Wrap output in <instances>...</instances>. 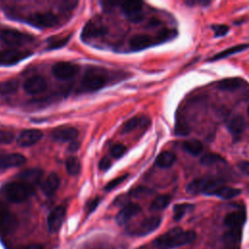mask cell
<instances>
[{"label":"cell","mask_w":249,"mask_h":249,"mask_svg":"<svg viewBox=\"0 0 249 249\" xmlns=\"http://www.w3.org/2000/svg\"><path fill=\"white\" fill-rule=\"evenodd\" d=\"M237 166L243 174L249 175V161H240L237 163Z\"/></svg>","instance_id":"44"},{"label":"cell","mask_w":249,"mask_h":249,"mask_svg":"<svg viewBox=\"0 0 249 249\" xmlns=\"http://www.w3.org/2000/svg\"><path fill=\"white\" fill-rule=\"evenodd\" d=\"M182 149L192 156H198L203 150L202 143L196 139L186 140L182 143Z\"/></svg>","instance_id":"28"},{"label":"cell","mask_w":249,"mask_h":249,"mask_svg":"<svg viewBox=\"0 0 249 249\" xmlns=\"http://www.w3.org/2000/svg\"><path fill=\"white\" fill-rule=\"evenodd\" d=\"M196 237L193 231H183L181 228H173L159 236L155 240V245L160 249H173L192 243Z\"/></svg>","instance_id":"1"},{"label":"cell","mask_w":249,"mask_h":249,"mask_svg":"<svg viewBox=\"0 0 249 249\" xmlns=\"http://www.w3.org/2000/svg\"><path fill=\"white\" fill-rule=\"evenodd\" d=\"M174 131H175V134L179 135V136H185L190 133V127H189L187 122L182 117L177 119Z\"/></svg>","instance_id":"36"},{"label":"cell","mask_w":249,"mask_h":249,"mask_svg":"<svg viewBox=\"0 0 249 249\" xmlns=\"http://www.w3.org/2000/svg\"><path fill=\"white\" fill-rule=\"evenodd\" d=\"M154 44H157L156 39L147 34H136L129 40V46L133 51H140L149 48Z\"/></svg>","instance_id":"17"},{"label":"cell","mask_w":249,"mask_h":249,"mask_svg":"<svg viewBox=\"0 0 249 249\" xmlns=\"http://www.w3.org/2000/svg\"><path fill=\"white\" fill-rule=\"evenodd\" d=\"M23 89L29 94H38L47 89V81L40 75H34L24 81Z\"/></svg>","instance_id":"12"},{"label":"cell","mask_w":249,"mask_h":249,"mask_svg":"<svg viewBox=\"0 0 249 249\" xmlns=\"http://www.w3.org/2000/svg\"><path fill=\"white\" fill-rule=\"evenodd\" d=\"M249 48V45L248 44H240V45H236V46H232L231 48H228L224 51H222L221 53H216L214 56H212L209 60L210 61H215V60H219V59H222V58H225V57H228L231 54H234V53H237L239 52H242L244 51L245 49Z\"/></svg>","instance_id":"30"},{"label":"cell","mask_w":249,"mask_h":249,"mask_svg":"<svg viewBox=\"0 0 249 249\" xmlns=\"http://www.w3.org/2000/svg\"><path fill=\"white\" fill-rule=\"evenodd\" d=\"M171 201V196L169 195H161L157 196L151 203L150 209L153 211H160L163 210L168 206Z\"/></svg>","instance_id":"31"},{"label":"cell","mask_w":249,"mask_h":249,"mask_svg":"<svg viewBox=\"0 0 249 249\" xmlns=\"http://www.w3.org/2000/svg\"><path fill=\"white\" fill-rule=\"evenodd\" d=\"M69 38H70V36L49 38L47 40V42H48V49L49 50H53V49L62 48L64 45L67 44V42L69 41Z\"/></svg>","instance_id":"35"},{"label":"cell","mask_w":249,"mask_h":249,"mask_svg":"<svg viewBox=\"0 0 249 249\" xmlns=\"http://www.w3.org/2000/svg\"><path fill=\"white\" fill-rule=\"evenodd\" d=\"M245 120L242 116L240 115H236L234 117H232L230 122L228 123V130L233 134V135H239L243 132L244 128H245Z\"/></svg>","instance_id":"27"},{"label":"cell","mask_w":249,"mask_h":249,"mask_svg":"<svg viewBox=\"0 0 249 249\" xmlns=\"http://www.w3.org/2000/svg\"><path fill=\"white\" fill-rule=\"evenodd\" d=\"M65 213H66V210L64 206H56L50 212L47 219V226H48V230L51 232H56L57 231H59L64 221Z\"/></svg>","instance_id":"11"},{"label":"cell","mask_w":249,"mask_h":249,"mask_svg":"<svg viewBox=\"0 0 249 249\" xmlns=\"http://www.w3.org/2000/svg\"><path fill=\"white\" fill-rule=\"evenodd\" d=\"M4 194L8 200L12 202H22L34 194L33 186L23 182H11L4 187Z\"/></svg>","instance_id":"3"},{"label":"cell","mask_w":249,"mask_h":249,"mask_svg":"<svg viewBox=\"0 0 249 249\" xmlns=\"http://www.w3.org/2000/svg\"><path fill=\"white\" fill-rule=\"evenodd\" d=\"M141 211V206L137 203H127L124 207L118 213L117 215V222L119 224H124L133 216L137 215Z\"/></svg>","instance_id":"21"},{"label":"cell","mask_w":249,"mask_h":249,"mask_svg":"<svg viewBox=\"0 0 249 249\" xmlns=\"http://www.w3.org/2000/svg\"><path fill=\"white\" fill-rule=\"evenodd\" d=\"M43 137V132L40 129L28 128L20 131L18 137V144L21 147H28L36 144Z\"/></svg>","instance_id":"13"},{"label":"cell","mask_w":249,"mask_h":249,"mask_svg":"<svg viewBox=\"0 0 249 249\" xmlns=\"http://www.w3.org/2000/svg\"><path fill=\"white\" fill-rule=\"evenodd\" d=\"M18 220L16 216L6 207L0 206V233L9 234L16 230Z\"/></svg>","instance_id":"10"},{"label":"cell","mask_w":249,"mask_h":249,"mask_svg":"<svg viewBox=\"0 0 249 249\" xmlns=\"http://www.w3.org/2000/svg\"><path fill=\"white\" fill-rule=\"evenodd\" d=\"M160 223H161V217L160 216H152V217L146 218L138 225V227L133 231L132 233L137 236L149 234L150 232L157 230L160 227Z\"/></svg>","instance_id":"14"},{"label":"cell","mask_w":249,"mask_h":249,"mask_svg":"<svg viewBox=\"0 0 249 249\" xmlns=\"http://www.w3.org/2000/svg\"><path fill=\"white\" fill-rule=\"evenodd\" d=\"M244 84V81L241 78L234 77V78H227L224 80H221L218 82V89L221 90H227V91H233L242 87Z\"/></svg>","instance_id":"26"},{"label":"cell","mask_w":249,"mask_h":249,"mask_svg":"<svg viewBox=\"0 0 249 249\" xmlns=\"http://www.w3.org/2000/svg\"><path fill=\"white\" fill-rule=\"evenodd\" d=\"M100 200H101L100 197H94L93 199L89 200V201L88 202V204H87V212H88V213L92 212V211L97 207V205L99 204Z\"/></svg>","instance_id":"42"},{"label":"cell","mask_w":249,"mask_h":249,"mask_svg":"<svg viewBox=\"0 0 249 249\" xmlns=\"http://www.w3.org/2000/svg\"><path fill=\"white\" fill-rule=\"evenodd\" d=\"M240 190L237 188H232L230 186H226L224 184L216 187L210 194L209 196H215L223 199H230L237 196L240 194Z\"/></svg>","instance_id":"25"},{"label":"cell","mask_w":249,"mask_h":249,"mask_svg":"<svg viewBox=\"0 0 249 249\" xmlns=\"http://www.w3.org/2000/svg\"><path fill=\"white\" fill-rule=\"evenodd\" d=\"M213 177H200L193 180L186 188V192L190 195H196V194H202L209 183L211 182Z\"/></svg>","instance_id":"24"},{"label":"cell","mask_w":249,"mask_h":249,"mask_svg":"<svg viewBox=\"0 0 249 249\" xmlns=\"http://www.w3.org/2000/svg\"><path fill=\"white\" fill-rule=\"evenodd\" d=\"M14 134L9 130L0 128V144H9L13 141Z\"/></svg>","instance_id":"40"},{"label":"cell","mask_w":249,"mask_h":249,"mask_svg":"<svg viewBox=\"0 0 249 249\" xmlns=\"http://www.w3.org/2000/svg\"><path fill=\"white\" fill-rule=\"evenodd\" d=\"M125 151H126L125 146L119 143V144H115V145L112 146V148L110 150V154L113 158L119 159L125 153Z\"/></svg>","instance_id":"38"},{"label":"cell","mask_w":249,"mask_h":249,"mask_svg":"<svg viewBox=\"0 0 249 249\" xmlns=\"http://www.w3.org/2000/svg\"><path fill=\"white\" fill-rule=\"evenodd\" d=\"M212 28H213L215 37H222V36L226 35L229 31V26L226 24H218V25L213 26Z\"/></svg>","instance_id":"41"},{"label":"cell","mask_w":249,"mask_h":249,"mask_svg":"<svg viewBox=\"0 0 249 249\" xmlns=\"http://www.w3.org/2000/svg\"><path fill=\"white\" fill-rule=\"evenodd\" d=\"M150 124V119L146 116H135L132 117L131 119H129L128 121H126L122 128H121V132L122 133H126V132H130L135 128L138 127H147Z\"/></svg>","instance_id":"19"},{"label":"cell","mask_w":249,"mask_h":249,"mask_svg":"<svg viewBox=\"0 0 249 249\" xmlns=\"http://www.w3.org/2000/svg\"><path fill=\"white\" fill-rule=\"evenodd\" d=\"M108 32V28L105 25V23L102 21L100 18H94L92 19H89L84 26L81 38L84 41H87L89 39L96 38L105 35Z\"/></svg>","instance_id":"5"},{"label":"cell","mask_w":249,"mask_h":249,"mask_svg":"<svg viewBox=\"0 0 249 249\" xmlns=\"http://www.w3.org/2000/svg\"><path fill=\"white\" fill-rule=\"evenodd\" d=\"M122 11L124 17L132 22H139L144 18L142 2H138V1L123 2Z\"/></svg>","instance_id":"8"},{"label":"cell","mask_w":249,"mask_h":249,"mask_svg":"<svg viewBox=\"0 0 249 249\" xmlns=\"http://www.w3.org/2000/svg\"><path fill=\"white\" fill-rule=\"evenodd\" d=\"M247 113H248V115H249V106H248V109H247Z\"/></svg>","instance_id":"48"},{"label":"cell","mask_w":249,"mask_h":249,"mask_svg":"<svg viewBox=\"0 0 249 249\" xmlns=\"http://www.w3.org/2000/svg\"><path fill=\"white\" fill-rule=\"evenodd\" d=\"M127 174H124V175H122V176H120V177H117V178H115V179H113V180H111L106 186H105V188H104V190L105 191H107V192H109V191H112L113 189H115V188H117L120 184H122L123 182H124V180L127 178Z\"/></svg>","instance_id":"39"},{"label":"cell","mask_w":249,"mask_h":249,"mask_svg":"<svg viewBox=\"0 0 249 249\" xmlns=\"http://www.w3.org/2000/svg\"><path fill=\"white\" fill-rule=\"evenodd\" d=\"M188 6H195V5H200V6H207L210 5L211 2L207 1V0H201V1H196V0H192V1H186L185 2Z\"/></svg>","instance_id":"45"},{"label":"cell","mask_w":249,"mask_h":249,"mask_svg":"<svg viewBox=\"0 0 249 249\" xmlns=\"http://www.w3.org/2000/svg\"><path fill=\"white\" fill-rule=\"evenodd\" d=\"M25 161H26L25 157L18 153L1 155L0 156V169L17 167V166L22 165Z\"/></svg>","instance_id":"16"},{"label":"cell","mask_w":249,"mask_h":249,"mask_svg":"<svg viewBox=\"0 0 249 249\" xmlns=\"http://www.w3.org/2000/svg\"><path fill=\"white\" fill-rule=\"evenodd\" d=\"M192 207V205L187 203L176 204L173 207V219L175 221H179L183 218V216L188 212V210Z\"/></svg>","instance_id":"37"},{"label":"cell","mask_w":249,"mask_h":249,"mask_svg":"<svg viewBox=\"0 0 249 249\" xmlns=\"http://www.w3.org/2000/svg\"><path fill=\"white\" fill-rule=\"evenodd\" d=\"M42 176H43V170L39 168H29V169L23 170L18 175L20 182H23L30 186L38 184Z\"/></svg>","instance_id":"20"},{"label":"cell","mask_w":249,"mask_h":249,"mask_svg":"<svg viewBox=\"0 0 249 249\" xmlns=\"http://www.w3.org/2000/svg\"><path fill=\"white\" fill-rule=\"evenodd\" d=\"M246 220V213L244 210H236L226 215L224 224L229 228H241Z\"/></svg>","instance_id":"23"},{"label":"cell","mask_w":249,"mask_h":249,"mask_svg":"<svg viewBox=\"0 0 249 249\" xmlns=\"http://www.w3.org/2000/svg\"><path fill=\"white\" fill-rule=\"evenodd\" d=\"M65 167H66L67 172L70 175H77L81 169L80 160H78V158H76L74 156L68 157L66 160V162H65Z\"/></svg>","instance_id":"33"},{"label":"cell","mask_w":249,"mask_h":249,"mask_svg":"<svg viewBox=\"0 0 249 249\" xmlns=\"http://www.w3.org/2000/svg\"><path fill=\"white\" fill-rule=\"evenodd\" d=\"M79 146H80V143H79L78 141L74 140V141H72L71 144L69 145V151L75 152V151H77V150L79 149Z\"/></svg>","instance_id":"47"},{"label":"cell","mask_w":249,"mask_h":249,"mask_svg":"<svg viewBox=\"0 0 249 249\" xmlns=\"http://www.w3.org/2000/svg\"><path fill=\"white\" fill-rule=\"evenodd\" d=\"M110 77L106 69L99 67H89L85 72L81 81L79 91L81 92H92L96 91L109 82Z\"/></svg>","instance_id":"2"},{"label":"cell","mask_w":249,"mask_h":249,"mask_svg":"<svg viewBox=\"0 0 249 249\" xmlns=\"http://www.w3.org/2000/svg\"><path fill=\"white\" fill-rule=\"evenodd\" d=\"M53 74L60 80H67L75 76L79 72V66L72 62L60 61L53 65Z\"/></svg>","instance_id":"9"},{"label":"cell","mask_w":249,"mask_h":249,"mask_svg":"<svg viewBox=\"0 0 249 249\" xmlns=\"http://www.w3.org/2000/svg\"><path fill=\"white\" fill-rule=\"evenodd\" d=\"M16 249H46V248L41 244H28V245H23V246L18 247Z\"/></svg>","instance_id":"46"},{"label":"cell","mask_w":249,"mask_h":249,"mask_svg":"<svg viewBox=\"0 0 249 249\" xmlns=\"http://www.w3.org/2000/svg\"><path fill=\"white\" fill-rule=\"evenodd\" d=\"M32 54L28 50H4L0 52V65H13L16 64Z\"/></svg>","instance_id":"7"},{"label":"cell","mask_w":249,"mask_h":249,"mask_svg":"<svg viewBox=\"0 0 249 249\" xmlns=\"http://www.w3.org/2000/svg\"><path fill=\"white\" fill-rule=\"evenodd\" d=\"M0 39L9 46H19L32 42L35 38L27 33L17 29L4 28L0 30Z\"/></svg>","instance_id":"4"},{"label":"cell","mask_w":249,"mask_h":249,"mask_svg":"<svg viewBox=\"0 0 249 249\" xmlns=\"http://www.w3.org/2000/svg\"><path fill=\"white\" fill-rule=\"evenodd\" d=\"M111 164H112L111 160L107 157H104L99 161V169L100 170H107L111 166Z\"/></svg>","instance_id":"43"},{"label":"cell","mask_w":249,"mask_h":249,"mask_svg":"<svg viewBox=\"0 0 249 249\" xmlns=\"http://www.w3.org/2000/svg\"><path fill=\"white\" fill-rule=\"evenodd\" d=\"M18 89V80L12 79L5 82L0 83V94L7 95L16 92Z\"/></svg>","instance_id":"32"},{"label":"cell","mask_w":249,"mask_h":249,"mask_svg":"<svg viewBox=\"0 0 249 249\" xmlns=\"http://www.w3.org/2000/svg\"><path fill=\"white\" fill-rule=\"evenodd\" d=\"M78 136V130L73 126H59L53 130L52 138L54 141L68 142L74 141Z\"/></svg>","instance_id":"15"},{"label":"cell","mask_w":249,"mask_h":249,"mask_svg":"<svg viewBox=\"0 0 249 249\" xmlns=\"http://www.w3.org/2000/svg\"><path fill=\"white\" fill-rule=\"evenodd\" d=\"M59 184H60V180H59V177L57 176L56 173L54 172H52L50 173L47 178L44 180V182L41 184V189H42V192L50 196H53L58 189L59 187Z\"/></svg>","instance_id":"22"},{"label":"cell","mask_w":249,"mask_h":249,"mask_svg":"<svg viewBox=\"0 0 249 249\" xmlns=\"http://www.w3.org/2000/svg\"><path fill=\"white\" fill-rule=\"evenodd\" d=\"M221 161H224V159L215 153H207L200 158V163L203 165H214Z\"/></svg>","instance_id":"34"},{"label":"cell","mask_w":249,"mask_h":249,"mask_svg":"<svg viewBox=\"0 0 249 249\" xmlns=\"http://www.w3.org/2000/svg\"><path fill=\"white\" fill-rule=\"evenodd\" d=\"M26 21L38 28H49L58 23V18L51 12H39L30 15Z\"/></svg>","instance_id":"6"},{"label":"cell","mask_w":249,"mask_h":249,"mask_svg":"<svg viewBox=\"0 0 249 249\" xmlns=\"http://www.w3.org/2000/svg\"><path fill=\"white\" fill-rule=\"evenodd\" d=\"M241 240V228H230L223 235L225 249H238Z\"/></svg>","instance_id":"18"},{"label":"cell","mask_w":249,"mask_h":249,"mask_svg":"<svg viewBox=\"0 0 249 249\" xmlns=\"http://www.w3.org/2000/svg\"><path fill=\"white\" fill-rule=\"evenodd\" d=\"M175 160L176 158L173 153L169 151H163L157 157L155 163L160 168H168L174 163Z\"/></svg>","instance_id":"29"}]
</instances>
